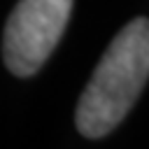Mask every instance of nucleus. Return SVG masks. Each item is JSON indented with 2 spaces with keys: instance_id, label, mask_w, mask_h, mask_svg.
Returning a JSON list of instances; mask_svg holds the SVG:
<instances>
[{
  "instance_id": "f03ea898",
  "label": "nucleus",
  "mask_w": 149,
  "mask_h": 149,
  "mask_svg": "<svg viewBox=\"0 0 149 149\" xmlns=\"http://www.w3.org/2000/svg\"><path fill=\"white\" fill-rule=\"evenodd\" d=\"M72 0H21L5 26L2 56L16 77L35 74L61 42Z\"/></svg>"
},
{
  "instance_id": "f257e3e1",
  "label": "nucleus",
  "mask_w": 149,
  "mask_h": 149,
  "mask_svg": "<svg viewBox=\"0 0 149 149\" xmlns=\"http://www.w3.org/2000/svg\"><path fill=\"white\" fill-rule=\"evenodd\" d=\"M147 79L149 19L140 16L116 33L91 74L74 112L79 133L91 140L112 133L140 98Z\"/></svg>"
}]
</instances>
